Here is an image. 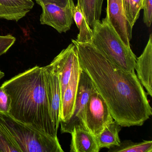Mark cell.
Masks as SVG:
<instances>
[{
	"instance_id": "6da1fadb",
	"label": "cell",
	"mask_w": 152,
	"mask_h": 152,
	"mask_svg": "<svg viewBox=\"0 0 152 152\" xmlns=\"http://www.w3.org/2000/svg\"><path fill=\"white\" fill-rule=\"evenodd\" d=\"M72 41L82 70L106 103L114 120L122 127L142 126L152 115V109L135 71L116 66L91 43Z\"/></svg>"
},
{
	"instance_id": "7a4b0ae2",
	"label": "cell",
	"mask_w": 152,
	"mask_h": 152,
	"mask_svg": "<svg viewBox=\"0 0 152 152\" xmlns=\"http://www.w3.org/2000/svg\"><path fill=\"white\" fill-rule=\"evenodd\" d=\"M11 99L10 115L47 135L56 137L51 119L43 67L36 66L2 84Z\"/></svg>"
},
{
	"instance_id": "3957f363",
	"label": "cell",
	"mask_w": 152,
	"mask_h": 152,
	"mask_svg": "<svg viewBox=\"0 0 152 152\" xmlns=\"http://www.w3.org/2000/svg\"><path fill=\"white\" fill-rule=\"evenodd\" d=\"M91 44L109 61L119 68L135 71L137 57L112 27L106 18L96 22L92 28Z\"/></svg>"
},
{
	"instance_id": "277c9868",
	"label": "cell",
	"mask_w": 152,
	"mask_h": 152,
	"mask_svg": "<svg viewBox=\"0 0 152 152\" xmlns=\"http://www.w3.org/2000/svg\"><path fill=\"white\" fill-rule=\"evenodd\" d=\"M0 125L21 152H64L57 137L47 135L16 121L9 114L0 113Z\"/></svg>"
},
{
	"instance_id": "5b68a950",
	"label": "cell",
	"mask_w": 152,
	"mask_h": 152,
	"mask_svg": "<svg viewBox=\"0 0 152 152\" xmlns=\"http://www.w3.org/2000/svg\"><path fill=\"white\" fill-rule=\"evenodd\" d=\"M94 88L89 76L82 70L73 113L67 121H60L61 133L71 134L75 128L88 131L86 123V107Z\"/></svg>"
},
{
	"instance_id": "8992f818",
	"label": "cell",
	"mask_w": 152,
	"mask_h": 152,
	"mask_svg": "<svg viewBox=\"0 0 152 152\" xmlns=\"http://www.w3.org/2000/svg\"><path fill=\"white\" fill-rule=\"evenodd\" d=\"M114 121L108 106L94 87L86 109V123L94 136L99 134L106 126Z\"/></svg>"
},
{
	"instance_id": "52a82bcc",
	"label": "cell",
	"mask_w": 152,
	"mask_h": 152,
	"mask_svg": "<svg viewBox=\"0 0 152 152\" xmlns=\"http://www.w3.org/2000/svg\"><path fill=\"white\" fill-rule=\"evenodd\" d=\"M38 5L42 8L40 18L42 25L51 26L59 33L70 30L72 24V8L61 7L50 3H40Z\"/></svg>"
},
{
	"instance_id": "ba28073f",
	"label": "cell",
	"mask_w": 152,
	"mask_h": 152,
	"mask_svg": "<svg viewBox=\"0 0 152 152\" xmlns=\"http://www.w3.org/2000/svg\"><path fill=\"white\" fill-rule=\"evenodd\" d=\"M43 75L51 119L56 130L60 124L61 90L58 76L51 64L43 66Z\"/></svg>"
},
{
	"instance_id": "9c48e42d",
	"label": "cell",
	"mask_w": 152,
	"mask_h": 152,
	"mask_svg": "<svg viewBox=\"0 0 152 152\" xmlns=\"http://www.w3.org/2000/svg\"><path fill=\"white\" fill-rule=\"evenodd\" d=\"M106 18L125 45L130 47L132 30L125 16L123 0H107Z\"/></svg>"
},
{
	"instance_id": "30bf717a",
	"label": "cell",
	"mask_w": 152,
	"mask_h": 152,
	"mask_svg": "<svg viewBox=\"0 0 152 152\" xmlns=\"http://www.w3.org/2000/svg\"><path fill=\"white\" fill-rule=\"evenodd\" d=\"M78 57L75 45L72 42L53 59L50 64L58 76L61 90V99L69 82L75 59Z\"/></svg>"
},
{
	"instance_id": "8fae6325",
	"label": "cell",
	"mask_w": 152,
	"mask_h": 152,
	"mask_svg": "<svg viewBox=\"0 0 152 152\" xmlns=\"http://www.w3.org/2000/svg\"><path fill=\"white\" fill-rule=\"evenodd\" d=\"M81 71L77 57L74 64L69 82L61 99L60 121H65L72 115Z\"/></svg>"
},
{
	"instance_id": "7c38bea8",
	"label": "cell",
	"mask_w": 152,
	"mask_h": 152,
	"mask_svg": "<svg viewBox=\"0 0 152 152\" xmlns=\"http://www.w3.org/2000/svg\"><path fill=\"white\" fill-rule=\"evenodd\" d=\"M135 70L137 77L148 95L152 96V35L149 36L148 42L142 54L137 58Z\"/></svg>"
},
{
	"instance_id": "4fadbf2b",
	"label": "cell",
	"mask_w": 152,
	"mask_h": 152,
	"mask_svg": "<svg viewBox=\"0 0 152 152\" xmlns=\"http://www.w3.org/2000/svg\"><path fill=\"white\" fill-rule=\"evenodd\" d=\"M71 134L70 152H99L100 151L95 136L89 131L75 128Z\"/></svg>"
},
{
	"instance_id": "5bb4252c",
	"label": "cell",
	"mask_w": 152,
	"mask_h": 152,
	"mask_svg": "<svg viewBox=\"0 0 152 152\" xmlns=\"http://www.w3.org/2000/svg\"><path fill=\"white\" fill-rule=\"evenodd\" d=\"M121 127L119 124L114 120L107 125L99 134L95 136L99 149L105 148L109 149L112 147L119 145L121 142L119 133Z\"/></svg>"
},
{
	"instance_id": "9a60e30c",
	"label": "cell",
	"mask_w": 152,
	"mask_h": 152,
	"mask_svg": "<svg viewBox=\"0 0 152 152\" xmlns=\"http://www.w3.org/2000/svg\"><path fill=\"white\" fill-rule=\"evenodd\" d=\"M73 19L79 30L75 40L80 43H91L93 37L92 29L86 21L81 8L77 2V5L72 9Z\"/></svg>"
},
{
	"instance_id": "2e32d148",
	"label": "cell",
	"mask_w": 152,
	"mask_h": 152,
	"mask_svg": "<svg viewBox=\"0 0 152 152\" xmlns=\"http://www.w3.org/2000/svg\"><path fill=\"white\" fill-rule=\"evenodd\" d=\"M104 0H78L87 23L91 28L100 20Z\"/></svg>"
},
{
	"instance_id": "e0dca14e",
	"label": "cell",
	"mask_w": 152,
	"mask_h": 152,
	"mask_svg": "<svg viewBox=\"0 0 152 152\" xmlns=\"http://www.w3.org/2000/svg\"><path fill=\"white\" fill-rule=\"evenodd\" d=\"M108 152H152V140L134 142L130 140L121 142L119 145L109 148Z\"/></svg>"
},
{
	"instance_id": "ac0fdd59",
	"label": "cell",
	"mask_w": 152,
	"mask_h": 152,
	"mask_svg": "<svg viewBox=\"0 0 152 152\" xmlns=\"http://www.w3.org/2000/svg\"><path fill=\"white\" fill-rule=\"evenodd\" d=\"M125 16L131 30L139 18L143 0H123Z\"/></svg>"
},
{
	"instance_id": "d6986e66",
	"label": "cell",
	"mask_w": 152,
	"mask_h": 152,
	"mask_svg": "<svg viewBox=\"0 0 152 152\" xmlns=\"http://www.w3.org/2000/svg\"><path fill=\"white\" fill-rule=\"evenodd\" d=\"M29 12L28 10L10 8L0 4V18L2 19L18 22Z\"/></svg>"
},
{
	"instance_id": "ffe728a7",
	"label": "cell",
	"mask_w": 152,
	"mask_h": 152,
	"mask_svg": "<svg viewBox=\"0 0 152 152\" xmlns=\"http://www.w3.org/2000/svg\"><path fill=\"white\" fill-rule=\"evenodd\" d=\"M21 152L12 139L0 125V152Z\"/></svg>"
},
{
	"instance_id": "44dd1931",
	"label": "cell",
	"mask_w": 152,
	"mask_h": 152,
	"mask_svg": "<svg viewBox=\"0 0 152 152\" xmlns=\"http://www.w3.org/2000/svg\"><path fill=\"white\" fill-rule=\"evenodd\" d=\"M0 4L10 8L29 11L34 7L32 0H0Z\"/></svg>"
},
{
	"instance_id": "7402d4cb",
	"label": "cell",
	"mask_w": 152,
	"mask_h": 152,
	"mask_svg": "<svg viewBox=\"0 0 152 152\" xmlns=\"http://www.w3.org/2000/svg\"><path fill=\"white\" fill-rule=\"evenodd\" d=\"M11 99L4 88L0 87V113L8 114L11 108Z\"/></svg>"
},
{
	"instance_id": "603a6c76",
	"label": "cell",
	"mask_w": 152,
	"mask_h": 152,
	"mask_svg": "<svg viewBox=\"0 0 152 152\" xmlns=\"http://www.w3.org/2000/svg\"><path fill=\"white\" fill-rule=\"evenodd\" d=\"M15 42V37L11 34L0 35V56L7 53Z\"/></svg>"
},
{
	"instance_id": "cb8c5ba5",
	"label": "cell",
	"mask_w": 152,
	"mask_h": 152,
	"mask_svg": "<svg viewBox=\"0 0 152 152\" xmlns=\"http://www.w3.org/2000/svg\"><path fill=\"white\" fill-rule=\"evenodd\" d=\"M143 21L147 26L150 27L152 21V0H143Z\"/></svg>"
},
{
	"instance_id": "d4e9b609",
	"label": "cell",
	"mask_w": 152,
	"mask_h": 152,
	"mask_svg": "<svg viewBox=\"0 0 152 152\" xmlns=\"http://www.w3.org/2000/svg\"><path fill=\"white\" fill-rule=\"evenodd\" d=\"M35 1L38 4L40 3H50L63 8H72L75 6L73 0H35Z\"/></svg>"
},
{
	"instance_id": "484cf974",
	"label": "cell",
	"mask_w": 152,
	"mask_h": 152,
	"mask_svg": "<svg viewBox=\"0 0 152 152\" xmlns=\"http://www.w3.org/2000/svg\"><path fill=\"white\" fill-rule=\"evenodd\" d=\"M4 76H5V74H4V73L0 71V80H1Z\"/></svg>"
}]
</instances>
